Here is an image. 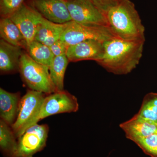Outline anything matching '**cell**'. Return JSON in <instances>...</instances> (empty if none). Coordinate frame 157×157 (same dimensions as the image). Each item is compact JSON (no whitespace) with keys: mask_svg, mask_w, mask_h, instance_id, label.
<instances>
[{"mask_svg":"<svg viewBox=\"0 0 157 157\" xmlns=\"http://www.w3.org/2000/svg\"><path fill=\"white\" fill-rule=\"evenodd\" d=\"M28 4L52 22L64 24L72 21L66 0H29Z\"/></svg>","mask_w":157,"mask_h":157,"instance_id":"30bf717a","label":"cell"},{"mask_svg":"<svg viewBox=\"0 0 157 157\" xmlns=\"http://www.w3.org/2000/svg\"><path fill=\"white\" fill-rule=\"evenodd\" d=\"M27 50L29 56L35 61L49 69L55 57L50 47L34 40L29 45Z\"/></svg>","mask_w":157,"mask_h":157,"instance_id":"d6986e66","label":"cell"},{"mask_svg":"<svg viewBox=\"0 0 157 157\" xmlns=\"http://www.w3.org/2000/svg\"><path fill=\"white\" fill-rule=\"evenodd\" d=\"M66 2L72 21L84 25L109 27L106 15L90 0H66Z\"/></svg>","mask_w":157,"mask_h":157,"instance_id":"52a82bcc","label":"cell"},{"mask_svg":"<svg viewBox=\"0 0 157 157\" xmlns=\"http://www.w3.org/2000/svg\"><path fill=\"white\" fill-rule=\"evenodd\" d=\"M66 54L55 57L49 67L52 80L57 91L64 90V79L66 69L69 63Z\"/></svg>","mask_w":157,"mask_h":157,"instance_id":"ac0fdd59","label":"cell"},{"mask_svg":"<svg viewBox=\"0 0 157 157\" xmlns=\"http://www.w3.org/2000/svg\"><path fill=\"white\" fill-rule=\"evenodd\" d=\"M78 108V100L75 96L64 90L58 91L45 97L34 124L50 116L76 112Z\"/></svg>","mask_w":157,"mask_h":157,"instance_id":"8992f818","label":"cell"},{"mask_svg":"<svg viewBox=\"0 0 157 157\" xmlns=\"http://www.w3.org/2000/svg\"><path fill=\"white\" fill-rule=\"evenodd\" d=\"M49 128L36 124L29 127L17 138L16 157H33L46 146Z\"/></svg>","mask_w":157,"mask_h":157,"instance_id":"ba28073f","label":"cell"},{"mask_svg":"<svg viewBox=\"0 0 157 157\" xmlns=\"http://www.w3.org/2000/svg\"><path fill=\"white\" fill-rule=\"evenodd\" d=\"M103 13L106 15L107 12L116 6L120 0H90Z\"/></svg>","mask_w":157,"mask_h":157,"instance_id":"603a6c76","label":"cell"},{"mask_svg":"<svg viewBox=\"0 0 157 157\" xmlns=\"http://www.w3.org/2000/svg\"><path fill=\"white\" fill-rule=\"evenodd\" d=\"M145 154L157 157V134L137 138L133 141Z\"/></svg>","mask_w":157,"mask_h":157,"instance_id":"44dd1931","label":"cell"},{"mask_svg":"<svg viewBox=\"0 0 157 157\" xmlns=\"http://www.w3.org/2000/svg\"><path fill=\"white\" fill-rule=\"evenodd\" d=\"M46 95L41 92L29 90L21 98L17 119L11 126L17 138L34 124Z\"/></svg>","mask_w":157,"mask_h":157,"instance_id":"5b68a950","label":"cell"},{"mask_svg":"<svg viewBox=\"0 0 157 157\" xmlns=\"http://www.w3.org/2000/svg\"><path fill=\"white\" fill-rule=\"evenodd\" d=\"M22 48L0 40V70L2 73H13L19 71Z\"/></svg>","mask_w":157,"mask_h":157,"instance_id":"5bb4252c","label":"cell"},{"mask_svg":"<svg viewBox=\"0 0 157 157\" xmlns=\"http://www.w3.org/2000/svg\"><path fill=\"white\" fill-rule=\"evenodd\" d=\"M145 40H129L114 37L105 41L103 56L97 63L107 72L126 75L139 64Z\"/></svg>","mask_w":157,"mask_h":157,"instance_id":"6da1fadb","label":"cell"},{"mask_svg":"<svg viewBox=\"0 0 157 157\" xmlns=\"http://www.w3.org/2000/svg\"><path fill=\"white\" fill-rule=\"evenodd\" d=\"M49 47L55 57L66 54L68 48L67 45L61 39H59Z\"/></svg>","mask_w":157,"mask_h":157,"instance_id":"cb8c5ba5","label":"cell"},{"mask_svg":"<svg viewBox=\"0 0 157 157\" xmlns=\"http://www.w3.org/2000/svg\"><path fill=\"white\" fill-rule=\"evenodd\" d=\"M109 28L116 36L129 40H145V27L135 4L120 0L106 15Z\"/></svg>","mask_w":157,"mask_h":157,"instance_id":"7a4b0ae2","label":"cell"},{"mask_svg":"<svg viewBox=\"0 0 157 157\" xmlns=\"http://www.w3.org/2000/svg\"><path fill=\"white\" fill-rule=\"evenodd\" d=\"M0 36L6 42L27 50V44L22 33L9 17H2L0 21Z\"/></svg>","mask_w":157,"mask_h":157,"instance_id":"2e32d148","label":"cell"},{"mask_svg":"<svg viewBox=\"0 0 157 157\" xmlns=\"http://www.w3.org/2000/svg\"><path fill=\"white\" fill-rule=\"evenodd\" d=\"M66 26V23H56L45 19L39 25L34 40L50 47L60 39Z\"/></svg>","mask_w":157,"mask_h":157,"instance_id":"9a60e30c","label":"cell"},{"mask_svg":"<svg viewBox=\"0 0 157 157\" xmlns=\"http://www.w3.org/2000/svg\"><path fill=\"white\" fill-rule=\"evenodd\" d=\"M19 71L30 90L48 95L58 91L49 73V69L35 61L27 52H23Z\"/></svg>","mask_w":157,"mask_h":157,"instance_id":"3957f363","label":"cell"},{"mask_svg":"<svg viewBox=\"0 0 157 157\" xmlns=\"http://www.w3.org/2000/svg\"><path fill=\"white\" fill-rule=\"evenodd\" d=\"M25 0H0L1 17H10L19 9Z\"/></svg>","mask_w":157,"mask_h":157,"instance_id":"7402d4cb","label":"cell"},{"mask_svg":"<svg viewBox=\"0 0 157 157\" xmlns=\"http://www.w3.org/2000/svg\"><path fill=\"white\" fill-rule=\"evenodd\" d=\"M21 99L19 92H9L0 88L1 119L11 127L17 119Z\"/></svg>","mask_w":157,"mask_h":157,"instance_id":"4fadbf2b","label":"cell"},{"mask_svg":"<svg viewBox=\"0 0 157 157\" xmlns=\"http://www.w3.org/2000/svg\"><path fill=\"white\" fill-rule=\"evenodd\" d=\"M139 117L157 123V93H150L144 98L139 111Z\"/></svg>","mask_w":157,"mask_h":157,"instance_id":"ffe728a7","label":"cell"},{"mask_svg":"<svg viewBox=\"0 0 157 157\" xmlns=\"http://www.w3.org/2000/svg\"><path fill=\"white\" fill-rule=\"evenodd\" d=\"M115 36L109 27L84 25L72 20L66 23L60 39L69 47L87 40L104 42Z\"/></svg>","mask_w":157,"mask_h":157,"instance_id":"277c9868","label":"cell"},{"mask_svg":"<svg viewBox=\"0 0 157 157\" xmlns=\"http://www.w3.org/2000/svg\"><path fill=\"white\" fill-rule=\"evenodd\" d=\"M17 138L11 126L0 119V148L5 157H16Z\"/></svg>","mask_w":157,"mask_h":157,"instance_id":"e0dca14e","label":"cell"},{"mask_svg":"<svg viewBox=\"0 0 157 157\" xmlns=\"http://www.w3.org/2000/svg\"><path fill=\"white\" fill-rule=\"evenodd\" d=\"M9 18L21 31L26 41L28 47L35 39L39 25L45 19L32 6L25 2Z\"/></svg>","mask_w":157,"mask_h":157,"instance_id":"9c48e42d","label":"cell"},{"mask_svg":"<svg viewBox=\"0 0 157 157\" xmlns=\"http://www.w3.org/2000/svg\"><path fill=\"white\" fill-rule=\"evenodd\" d=\"M104 42L90 40L69 46L66 55L69 62L92 60L98 61L103 56Z\"/></svg>","mask_w":157,"mask_h":157,"instance_id":"8fae6325","label":"cell"},{"mask_svg":"<svg viewBox=\"0 0 157 157\" xmlns=\"http://www.w3.org/2000/svg\"><path fill=\"white\" fill-rule=\"evenodd\" d=\"M120 127L124 132L126 137L132 141L137 138L157 134V123L146 120L136 114L121 124Z\"/></svg>","mask_w":157,"mask_h":157,"instance_id":"7c38bea8","label":"cell"}]
</instances>
